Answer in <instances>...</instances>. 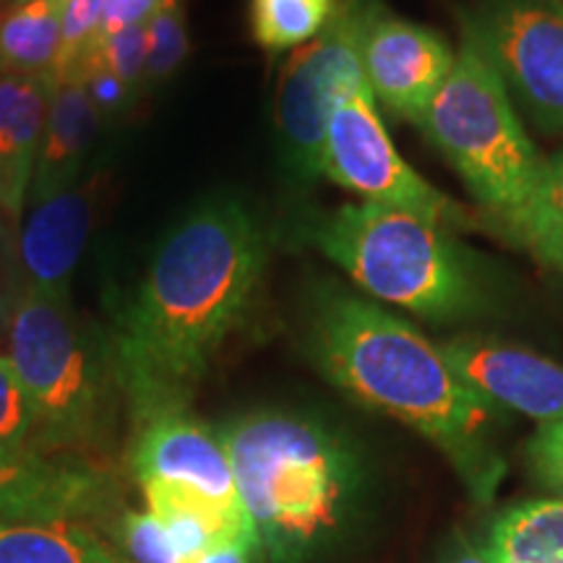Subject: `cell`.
I'll list each match as a JSON object with an SVG mask.
<instances>
[{
  "label": "cell",
  "mask_w": 563,
  "mask_h": 563,
  "mask_svg": "<svg viewBox=\"0 0 563 563\" xmlns=\"http://www.w3.org/2000/svg\"><path fill=\"white\" fill-rule=\"evenodd\" d=\"M264 266V230L238 199L201 201L167 232L112 347L133 422L188 407L217 352L249 316Z\"/></svg>",
  "instance_id": "6da1fadb"
},
{
  "label": "cell",
  "mask_w": 563,
  "mask_h": 563,
  "mask_svg": "<svg viewBox=\"0 0 563 563\" xmlns=\"http://www.w3.org/2000/svg\"><path fill=\"white\" fill-rule=\"evenodd\" d=\"M308 350L329 382L433 441L475 501H490L504 475L493 446L498 405L464 382L441 347L376 302L323 287L308 321Z\"/></svg>",
  "instance_id": "7a4b0ae2"
},
{
  "label": "cell",
  "mask_w": 563,
  "mask_h": 563,
  "mask_svg": "<svg viewBox=\"0 0 563 563\" xmlns=\"http://www.w3.org/2000/svg\"><path fill=\"white\" fill-rule=\"evenodd\" d=\"M217 431L266 559L311 563L355 498L352 449L323 422L292 412L241 415Z\"/></svg>",
  "instance_id": "3957f363"
},
{
  "label": "cell",
  "mask_w": 563,
  "mask_h": 563,
  "mask_svg": "<svg viewBox=\"0 0 563 563\" xmlns=\"http://www.w3.org/2000/svg\"><path fill=\"white\" fill-rule=\"evenodd\" d=\"M420 131L452 162L504 235L538 258L545 228L548 159L525 133L481 42L464 26L452 74L435 91Z\"/></svg>",
  "instance_id": "277c9868"
},
{
  "label": "cell",
  "mask_w": 563,
  "mask_h": 563,
  "mask_svg": "<svg viewBox=\"0 0 563 563\" xmlns=\"http://www.w3.org/2000/svg\"><path fill=\"white\" fill-rule=\"evenodd\" d=\"M302 238L373 298L431 321H456L490 308L481 258L452 230L386 203H344L302 224Z\"/></svg>",
  "instance_id": "5b68a950"
},
{
  "label": "cell",
  "mask_w": 563,
  "mask_h": 563,
  "mask_svg": "<svg viewBox=\"0 0 563 563\" xmlns=\"http://www.w3.org/2000/svg\"><path fill=\"white\" fill-rule=\"evenodd\" d=\"M3 355L32 405L40 454L79 456L108 441L121 389L115 357L84 327L70 292L19 287Z\"/></svg>",
  "instance_id": "8992f818"
},
{
  "label": "cell",
  "mask_w": 563,
  "mask_h": 563,
  "mask_svg": "<svg viewBox=\"0 0 563 563\" xmlns=\"http://www.w3.org/2000/svg\"><path fill=\"white\" fill-rule=\"evenodd\" d=\"M321 175L365 201L407 209L446 230H477L481 222L394 150L368 84H355L329 115L321 146Z\"/></svg>",
  "instance_id": "52a82bcc"
},
{
  "label": "cell",
  "mask_w": 563,
  "mask_h": 563,
  "mask_svg": "<svg viewBox=\"0 0 563 563\" xmlns=\"http://www.w3.org/2000/svg\"><path fill=\"white\" fill-rule=\"evenodd\" d=\"M357 21L352 0H334V13L319 37L287 58L274 97L279 154L295 180L321 178V146L340 97L363 84Z\"/></svg>",
  "instance_id": "ba28073f"
},
{
  "label": "cell",
  "mask_w": 563,
  "mask_h": 563,
  "mask_svg": "<svg viewBox=\"0 0 563 563\" xmlns=\"http://www.w3.org/2000/svg\"><path fill=\"white\" fill-rule=\"evenodd\" d=\"M131 473L139 485L154 483L183 501L201 506L220 522L230 540L258 543L220 431L194 418L188 407L150 415L136 422Z\"/></svg>",
  "instance_id": "9c48e42d"
},
{
  "label": "cell",
  "mask_w": 563,
  "mask_h": 563,
  "mask_svg": "<svg viewBox=\"0 0 563 563\" xmlns=\"http://www.w3.org/2000/svg\"><path fill=\"white\" fill-rule=\"evenodd\" d=\"M460 19L511 102L540 129L563 131V0H475Z\"/></svg>",
  "instance_id": "30bf717a"
},
{
  "label": "cell",
  "mask_w": 563,
  "mask_h": 563,
  "mask_svg": "<svg viewBox=\"0 0 563 563\" xmlns=\"http://www.w3.org/2000/svg\"><path fill=\"white\" fill-rule=\"evenodd\" d=\"M357 53L373 100L420 129L435 91L452 74L454 53L439 32L397 16L384 0H352Z\"/></svg>",
  "instance_id": "8fae6325"
},
{
  "label": "cell",
  "mask_w": 563,
  "mask_h": 563,
  "mask_svg": "<svg viewBox=\"0 0 563 563\" xmlns=\"http://www.w3.org/2000/svg\"><path fill=\"white\" fill-rule=\"evenodd\" d=\"M110 498V475L79 456L0 452V525L84 519Z\"/></svg>",
  "instance_id": "7c38bea8"
},
{
  "label": "cell",
  "mask_w": 563,
  "mask_h": 563,
  "mask_svg": "<svg viewBox=\"0 0 563 563\" xmlns=\"http://www.w3.org/2000/svg\"><path fill=\"white\" fill-rule=\"evenodd\" d=\"M449 365L493 405L540 422L563 420V368L534 352L481 336H456L441 347Z\"/></svg>",
  "instance_id": "4fadbf2b"
},
{
  "label": "cell",
  "mask_w": 563,
  "mask_h": 563,
  "mask_svg": "<svg viewBox=\"0 0 563 563\" xmlns=\"http://www.w3.org/2000/svg\"><path fill=\"white\" fill-rule=\"evenodd\" d=\"M97 186V178L76 183L68 191L32 203L19 232L21 287L70 292V277L95 224Z\"/></svg>",
  "instance_id": "5bb4252c"
},
{
  "label": "cell",
  "mask_w": 563,
  "mask_h": 563,
  "mask_svg": "<svg viewBox=\"0 0 563 563\" xmlns=\"http://www.w3.org/2000/svg\"><path fill=\"white\" fill-rule=\"evenodd\" d=\"M53 79L32 74H0V214L19 222L30 203Z\"/></svg>",
  "instance_id": "9a60e30c"
},
{
  "label": "cell",
  "mask_w": 563,
  "mask_h": 563,
  "mask_svg": "<svg viewBox=\"0 0 563 563\" xmlns=\"http://www.w3.org/2000/svg\"><path fill=\"white\" fill-rule=\"evenodd\" d=\"M100 129L102 121L89 100L84 81H55L37 162H34L30 203L51 199V196H58L81 183V170Z\"/></svg>",
  "instance_id": "2e32d148"
},
{
  "label": "cell",
  "mask_w": 563,
  "mask_h": 563,
  "mask_svg": "<svg viewBox=\"0 0 563 563\" xmlns=\"http://www.w3.org/2000/svg\"><path fill=\"white\" fill-rule=\"evenodd\" d=\"M0 563H123L79 519L0 525Z\"/></svg>",
  "instance_id": "e0dca14e"
},
{
  "label": "cell",
  "mask_w": 563,
  "mask_h": 563,
  "mask_svg": "<svg viewBox=\"0 0 563 563\" xmlns=\"http://www.w3.org/2000/svg\"><path fill=\"white\" fill-rule=\"evenodd\" d=\"M66 0H30L0 19V74L51 76L60 51Z\"/></svg>",
  "instance_id": "ac0fdd59"
},
{
  "label": "cell",
  "mask_w": 563,
  "mask_h": 563,
  "mask_svg": "<svg viewBox=\"0 0 563 563\" xmlns=\"http://www.w3.org/2000/svg\"><path fill=\"white\" fill-rule=\"evenodd\" d=\"M485 551L493 563H563V498L506 511Z\"/></svg>",
  "instance_id": "d6986e66"
},
{
  "label": "cell",
  "mask_w": 563,
  "mask_h": 563,
  "mask_svg": "<svg viewBox=\"0 0 563 563\" xmlns=\"http://www.w3.org/2000/svg\"><path fill=\"white\" fill-rule=\"evenodd\" d=\"M332 13L334 0H251V32L264 51H292L319 37Z\"/></svg>",
  "instance_id": "ffe728a7"
},
{
  "label": "cell",
  "mask_w": 563,
  "mask_h": 563,
  "mask_svg": "<svg viewBox=\"0 0 563 563\" xmlns=\"http://www.w3.org/2000/svg\"><path fill=\"white\" fill-rule=\"evenodd\" d=\"M188 53H191V40H188L183 0H159L157 9L146 21L144 91L170 81L175 70L188 58Z\"/></svg>",
  "instance_id": "44dd1931"
},
{
  "label": "cell",
  "mask_w": 563,
  "mask_h": 563,
  "mask_svg": "<svg viewBox=\"0 0 563 563\" xmlns=\"http://www.w3.org/2000/svg\"><path fill=\"white\" fill-rule=\"evenodd\" d=\"M104 0H66L60 19V51L55 58L51 79H74L95 53L102 30Z\"/></svg>",
  "instance_id": "7402d4cb"
},
{
  "label": "cell",
  "mask_w": 563,
  "mask_h": 563,
  "mask_svg": "<svg viewBox=\"0 0 563 563\" xmlns=\"http://www.w3.org/2000/svg\"><path fill=\"white\" fill-rule=\"evenodd\" d=\"M115 551L123 563H188L170 532L150 509L123 511L115 525Z\"/></svg>",
  "instance_id": "603a6c76"
},
{
  "label": "cell",
  "mask_w": 563,
  "mask_h": 563,
  "mask_svg": "<svg viewBox=\"0 0 563 563\" xmlns=\"http://www.w3.org/2000/svg\"><path fill=\"white\" fill-rule=\"evenodd\" d=\"M0 452H37L32 405L3 352H0Z\"/></svg>",
  "instance_id": "cb8c5ba5"
},
{
  "label": "cell",
  "mask_w": 563,
  "mask_h": 563,
  "mask_svg": "<svg viewBox=\"0 0 563 563\" xmlns=\"http://www.w3.org/2000/svg\"><path fill=\"white\" fill-rule=\"evenodd\" d=\"M91 63L108 68L115 74L133 95L144 97V66H146V24L131 26L115 37L97 42L95 53L89 55ZM87 60V63H89Z\"/></svg>",
  "instance_id": "d4e9b609"
},
{
  "label": "cell",
  "mask_w": 563,
  "mask_h": 563,
  "mask_svg": "<svg viewBox=\"0 0 563 563\" xmlns=\"http://www.w3.org/2000/svg\"><path fill=\"white\" fill-rule=\"evenodd\" d=\"M538 262L563 272V152L548 159L545 175V228Z\"/></svg>",
  "instance_id": "484cf974"
},
{
  "label": "cell",
  "mask_w": 563,
  "mask_h": 563,
  "mask_svg": "<svg viewBox=\"0 0 563 563\" xmlns=\"http://www.w3.org/2000/svg\"><path fill=\"white\" fill-rule=\"evenodd\" d=\"M74 79H81L84 87H87V95L91 104H95L97 115H100L102 123L118 121L129 112L133 104L139 102V97L125 87V84L118 79L115 74H110L108 68L97 66V63H87Z\"/></svg>",
  "instance_id": "4316f807"
},
{
  "label": "cell",
  "mask_w": 563,
  "mask_h": 563,
  "mask_svg": "<svg viewBox=\"0 0 563 563\" xmlns=\"http://www.w3.org/2000/svg\"><path fill=\"white\" fill-rule=\"evenodd\" d=\"M530 462L540 481L563 490V420L540 426L530 443Z\"/></svg>",
  "instance_id": "83f0119b"
},
{
  "label": "cell",
  "mask_w": 563,
  "mask_h": 563,
  "mask_svg": "<svg viewBox=\"0 0 563 563\" xmlns=\"http://www.w3.org/2000/svg\"><path fill=\"white\" fill-rule=\"evenodd\" d=\"M157 3L159 0H104L100 40L115 37L131 26L146 24Z\"/></svg>",
  "instance_id": "f1b7e54d"
},
{
  "label": "cell",
  "mask_w": 563,
  "mask_h": 563,
  "mask_svg": "<svg viewBox=\"0 0 563 563\" xmlns=\"http://www.w3.org/2000/svg\"><path fill=\"white\" fill-rule=\"evenodd\" d=\"M262 545L251 540H220L203 551L194 563H253Z\"/></svg>",
  "instance_id": "f546056e"
},
{
  "label": "cell",
  "mask_w": 563,
  "mask_h": 563,
  "mask_svg": "<svg viewBox=\"0 0 563 563\" xmlns=\"http://www.w3.org/2000/svg\"><path fill=\"white\" fill-rule=\"evenodd\" d=\"M446 563H493L485 548H477L473 543H460L454 548V553L449 555Z\"/></svg>",
  "instance_id": "4dcf8cb0"
},
{
  "label": "cell",
  "mask_w": 563,
  "mask_h": 563,
  "mask_svg": "<svg viewBox=\"0 0 563 563\" xmlns=\"http://www.w3.org/2000/svg\"><path fill=\"white\" fill-rule=\"evenodd\" d=\"M19 3H30V0H11V5H19Z\"/></svg>",
  "instance_id": "1f68e13d"
},
{
  "label": "cell",
  "mask_w": 563,
  "mask_h": 563,
  "mask_svg": "<svg viewBox=\"0 0 563 563\" xmlns=\"http://www.w3.org/2000/svg\"><path fill=\"white\" fill-rule=\"evenodd\" d=\"M0 264H3V262H0Z\"/></svg>",
  "instance_id": "d6a6232c"
}]
</instances>
